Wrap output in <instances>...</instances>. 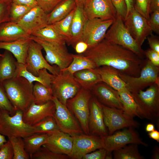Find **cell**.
<instances>
[{
    "label": "cell",
    "instance_id": "cell-40",
    "mask_svg": "<svg viewBox=\"0 0 159 159\" xmlns=\"http://www.w3.org/2000/svg\"><path fill=\"white\" fill-rule=\"evenodd\" d=\"M33 7L11 2L9 9L10 21L17 22Z\"/></svg>",
    "mask_w": 159,
    "mask_h": 159
},
{
    "label": "cell",
    "instance_id": "cell-28",
    "mask_svg": "<svg viewBox=\"0 0 159 159\" xmlns=\"http://www.w3.org/2000/svg\"><path fill=\"white\" fill-rule=\"evenodd\" d=\"M73 75L75 80L81 88L90 91L96 85L102 82L96 68L77 71Z\"/></svg>",
    "mask_w": 159,
    "mask_h": 159
},
{
    "label": "cell",
    "instance_id": "cell-6",
    "mask_svg": "<svg viewBox=\"0 0 159 159\" xmlns=\"http://www.w3.org/2000/svg\"><path fill=\"white\" fill-rule=\"evenodd\" d=\"M119 75L125 83L132 93L143 90L155 84H159V67L153 64L147 58L143 60L139 76L135 77L119 71Z\"/></svg>",
    "mask_w": 159,
    "mask_h": 159
},
{
    "label": "cell",
    "instance_id": "cell-53",
    "mask_svg": "<svg viewBox=\"0 0 159 159\" xmlns=\"http://www.w3.org/2000/svg\"><path fill=\"white\" fill-rule=\"evenodd\" d=\"M88 47L85 42L80 41L78 42L74 47L76 52L77 54H82L85 52L88 48Z\"/></svg>",
    "mask_w": 159,
    "mask_h": 159
},
{
    "label": "cell",
    "instance_id": "cell-60",
    "mask_svg": "<svg viewBox=\"0 0 159 159\" xmlns=\"http://www.w3.org/2000/svg\"><path fill=\"white\" fill-rule=\"evenodd\" d=\"M7 141L5 136L0 134V149L4 144Z\"/></svg>",
    "mask_w": 159,
    "mask_h": 159
},
{
    "label": "cell",
    "instance_id": "cell-1",
    "mask_svg": "<svg viewBox=\"0 0 159 159\" xmlns=\"http://www.w3.org/2000/svg\"><path fill=\"white\" fill-rule=\"evenodd\" d=\"M82 54L94 62L97 68L109 66L135 77L140 74L143 60L130 50L105 39Z\"/></svg>",
    "mask_w": 159,
    "mask_h": 159
},
{
    "label": "cell",
    "instance_id": "cell-26",
    "mask_svg": "<svg viewBox=\"0 0 159 159\" xmlns=\"http://www.w3.org/2000/svg\"><path fill=\"white\" fill-rule=\"evenodd\" d=\"M31 40L29 37L11 42H0V49L9 52L14 56L17 62L25 64Z\"/></svg>",
    "mask_w": 159,
    "mask_h": 159
},
{
    "label": "cell",
    "instance_id": "cell-4",
    "mask_svg": "<svg viewBox=\"0 0 159 159\" xmlns=\"http://www.w3.org/2000/svg\"><path fill=\"white\" fill-rule=\"evenodd\" d=\"M23 111L17 110L11 115L8 112L1 110L0 115V134L8 138L19 137L24 138L35 133L33 126L25 122L23 120Z\"/></svg>",
    "mask_w": 159,
    "mask_h": 159
},
{
    "label": "cell",
    "instance_id": "cell-24",
    "mask_svg": "<svg viewBox=\"0 0 159 159\" xmlns=\"http://www.w3.org/2000/svg\"><path fill=\"white\" fill-rule=\"evenodd\" d=\"M87 20L84 8L76 6L71 26V38L67 43L73 48L78 42L81 41L84 27Z\"/></svg>",
    "mask_w": 159,
    "mask_h": 159
},
{
    "label": "cell",
    "instance_id": "cell-38",
    "mask_svg": "<svg viewBox=\"0 0 159 159\" xmlns=\"http://www.w3.org/2000/svg\"><path fill=\"white\" fill-rule=\"evenodd\" d=\"M33 126L35 133L38 134L49 133L59 130L54 117L52 116L46 118Z\"/></svg>",
    "mask_w": 159,
    "mask_h": 159
},
{
    "label": "cell",
    "instance_id": "cell-13",
    "mask_svg": "<svg viewBox=\"0 0 159 159\" xmlns=\"http://www.w3.org/2000/svg\"><path fill=\"white\" fill-rule=\"evenodd\" d=\"M124 22L132 37L142 47L147 37L152 34L148 20L134 8L127 14Z\"/></svg>",
    "mask_w": 159,
    "mask_h": 159
},
{
    "label": "cell",
    "instance_id": "cell-42",
    "mask_svg": "<svg viewBox=\"0 0 159 159\" xmlns=\"http://www.w3.org/2000/svg\"><path fill=\"white\" fill-rule=\"evenodd\" d=\"M0 110L8 112L11 115H14L16 111L9 100L1 83L0 82Z\"/></svg>",
    "mask_w": 159,
    "mask_h": 159
},
{
    "label": "cell",
    "instance_id": "cell-35",
    "mask_svg": "<svg viewBox=\"0 0 159 159\" xmlns=\"http://www.w3.org/2000/svg\"><path fill=\"white\" fill-rule=\"evenodd\" d=\"M114 159H144L139 152L138 145L130 144L112 151Z\"/></svg>",
    "mask_w": 159,
    "mask_h": 159
},
{
    "label": "cell",
    "instance_id": "cell-51",
    "mask_svg": "<svg viewBox=\"0 0 159 159\" xmlns=\"http://www.w3.org/2000/svg\"><path fill=\"white\" fill-rule=\"evenodd\" d=\"M147 39L150 49L159 53V38L152 34Z\"/></svg>",
    "mask_w": 159,
    "mask_h": 159
},
{
    "label": "cell",
    "instance_id": "cell-9",
    "mask_svg": "<svg viewBox=\"0 0 159 159\" xmlns=\"http://www.w3.org/2000/svg\"><path fill=\"white\" fill-rule=\"evenodd\" d=\"M51 88L54 96L66 106L67 100L74 97L81 88L73 74L63 70L55 75Z\"/></svg>",
    "mask_w": 159,
    "mask_h": 159
},
{
    "label": "cell",
    "instance_id": "cell-25",
    "mask_svg": "<svg viewBox=\"0 0 159 159\" xmlns=\"http://www.w3.org/2000/svg\"><path fill=\"white\" fill-rule=\"evenodd\" d=\"M30 36L16 22L9 21L0 24V42H13Z\"/></svg>",
    "mask_w": 159,
    "mask_h": 159
},
{
    "label": "cell",
    "instance_id": "cell-58",
    "mask_svg": "<svg viewBox=\"0 0 159 159\" xmlns=\"http://www.w3.org/2000/svg\"><path fill=\"white\" fill-rule=\"evenodd\" d=\"M151 158L153 159H159V148L157 146H155L153 148Z\"/></svg>",
    "mask_w": 159,
    "mask_h": 159
},
{
    "label": "cell",
    "instance_id": "cell-44",
    "mask_svg": "<svg viewBox=\"0 0 159 159\" xmlns=\"http://www.w3.org/2000/svg\"><path fill=\"white\" fill-rule=\"evenodd\" d=\"M11 3V1H0V24L10 21L9 9Z\"/></svg>",
    "mask_w": 159,
    "mask_h": 159
},
{
    "label": "cell",
    "instance_id": "cell-57",
    "mask_svg": "<svg viewBox=\"0 0 159 159\" xmlns=\"http://www.w3.org/2000/svg\"><path fill=\"white\" fill-rule=\"evenodd\" d=\"M125 1L127 7V14L132 9L134 8L135 0H125Z\"/></svg>",
    "mask_w": 159,
    "mask_h": 159
},
{
    "label": "cell",
    "instance_id": "cell-3",
    "mask_svg": "<svg viewBox=\"0 0 159 159\" xmlns=\"http://www.w3.org/2000/svg\"><path fill=\"white\" fill-rule=\"evenodd\" d=\"M107 30L104 39L109 42L120 45L132 51L143 59L144 51L130 35L121 16L117 14L114 22Z\"/></svg>",
    "mask_w": 159,
    "mask_h": 159
},
{
    "label": "cell",
    "instance_id": "cell-55",
    "mask_svg": "<svg viewBox=\"0 0 159 159\" xmlns=\"http://www.w3.org/2000/svg\"><path fill=\"white\" fill-rule=\"evenodd\" d=\"M148 135L149 137L159 142V132L156 130L148 132Z\"/></svg>",
    "mask_w": 159,
    "mask_h": 159
},
{
    "label": "cell",
    "instance_id": "cell-50",
    "mask_svg": "<svg viewBox=\"0 0 159 159\" xmlns=\"http://www.w3.org/2000/svg\"><path fill=\"white\" fill-rule=\"evenodd\" d=\"M145 56L155 66L159 67V53L151 49L144 51Z\"/></svg>",
    "mask_w": 159,
    "mask_h": 159
},
{
    "label": "cell",
    "instance_id": "cell-48",
    "mask_svg": "<svg viewBox=\"0 0 159 159\" xmlns=\"http://www.w3.org/2000/svg\"><path fill=\"white\" fill-rule=\"evenodd\" d=\"M148 20L152 32L159 34V11H154L151 14Z\"/></svg>",
    "mask_w": 159,
    "mask_h": 159
},
{
    "label": "cell",
    "instance_id": "cell-62",
    "mask_svg": "<svg viewBox=\"0 0 159 159\" xmlns=\"http://www.w3.org/2000/svg\"><path fill=\"white\" fill-rule=\"evenodd\" d=\"M1 1H11V0H0Z\"/></svg>",
    "mask_w": 159,
    "mask_h": 159
},
{
    "label": "cell",
    "instance_id": "cell-10",
    "mask_svg": "<svg viewBox=\"0 0 159 159\" xmlns=\"http://www.w3.org/2000/svg\"><path fill=\"white\" fill-rule=\"evenodd\" d=\"M100 104L103 111L104 122L108 129V135H111L117 130L125 127L137 128L140 126L139 122L123 110L109 107L100 103Z\"/></svg>",
    "mask_w": 159,
    "mask_h": 159
},
{
    "label": "cell",
    "instance_id": "cell-43",
    "mask_svg": "<svg viewBox=\"0 0 159 159\" xmlns=\"http://www.w3.org/2000/svg\"><path fill=\"white\" fill-rule=\"evenodd\" d=\"M150 0H135L134 8L142 15L149 20L150 16Z\"/></svg>",
    "mask_w": 159,
    "mask_h": 159
},
{
    "label": "cell",
    "instance_id": "cell-20",
    "mask_svg": "<svg viewBox=\"0 0 159 159\" xmlns=\"http://www.w3.org/2000/svg\"><path fill=\"white\" fill-rule=\"evenodd\" d=\"M88 127L90 134L100 137L108 135L100 103L92 95L90 102Z\"/></svg>",
    "mask_w": 159,
    "mask_h": 159
},
{
    "label": "cell",
    "instance_id": "cell-22",
    "mask_svg": "<svg viewBox=\"0 0 159 159\" xmlns=\"http://www.w3.org/2000/svg\"><path fill=\"white\" fill-rule=\"evenodd\" d=\"M92 95L104 105L123 110L118 91L102 82L94 86L90 90Z\"/></svg>",
    "mask_w": 159,
    "mask_h": 159
},
{
    "label": "cell",
    "instance_id": "cell-5",
    "mask_svg": "<svg viewBox=\"0 0 159 159\" xmlns=\"http://www.w3.org/2000/svg\"><path fill=\"white\" fill-rule=\"evenodd\" d=\"M132 94L143 118L155 122L159 127V84H154L145 91Z\"/></svg>",
    "mask_w": 159,
    "mask_h": 159
},
{
    "label": "cell",
    "instance_id": "cell-47",
    "mask_svg": "<svg viewBox=\"0 0 159 159\" xmlns=\"http://www.w3.org/2000/svg\"><path fill=\"white\" fill-rule=\"evenodd\" d=\"M114 6L117 14L120 16L123 21L127 14V9L125 0H111Z\"/></svg>",
    "mask_w": 159,
    "mask_h": 159
},
{
    "label": "cell",
    "instance_id": "cell-31",
    "mask_svg": "<svg viewBox=\"0 0 159 159\" xmlns=\"http://www.w3.org/2000/svg\"><path fill=\"white\" fill-rule=\"evenodd\" d=\"M16 61L12 54L6 50L0 58V82L14 76L16 68Z\"/></svg>",
    "mask_w": 159,
    "mask_h": 159
},
{
    "label": "cell",
    "instance_id": "cell-59",
    "mask_svg": "<svg viewBox=\"0 0 159 159\" xmlns=\"http://www.w3.org/2000/svg\"><path fill=\"white\" fill-rule=\"evenodd\" d=\"M155 130L154 125L151 123L147 124L145 126V130L146 132H150Z\"/></svg>",
    "mask_w": 159,
    "mask_h": 159
},
{
    "label": "cell",
    "instance_id": "cell-64",
    "mask_svg": "<svg viewBox=\"0 0 159 159\" xmlns=\"http://www.w3.org/2000/svg\"><path fill=\"white\" fill-rule=\"evenodd\" d=\"M1 112V110H0V115Z\"/></svg>",
    "mask_w": 159,
    "mask_h": 159
},
{
    "label": "cell",
    "instance_id": "cell-14",
    "mask_svg": "<svg viewBox=\"0 0 159 159\" xmlns=\"http://www.w3.org/2000/svg\"><path fill=\"white\" fill-rule=\"evenodd\" d=\"M103 148L107 151L112 152L130 144L147 146L133 127H129L111 135L101 136Z\"/></svg>",
    "mask_w": 159,
    "mask_h": 159
},
{
    "label": "cell",
    "instance_id": "cell-17",
    "mask_svg": "<svg viewBox=\"0 0 159 159\" xmlns=\"http://www.w3.org/2000/svg\"><path fill=\"white\" fill-rule=\"evenodd\" d=\"M84 9L88 19L98 18L102 20H115L117 15L111 0H92Z\"/></svg>",
    "mask_w": 159,
    "mask_h": 159
},
{
    "label": "cell",
    "instance_id": "cell-2",
    "mask_svg": "<svg viewBox=\"0 0 159 159\" xmlns=\"http://www.w3.org/2000/svg\"><path fill=\"white\" fill-rule=\"evenodd\" d=\"M1 84L16 110L24 112L34 102V84L24 78L14 77L4 80Z\"/></svg>",
    "mask_w": 159,
    "mask_h": 159
},
{
    "label": "cell",
    "instance_id": "cell-8",
    "mask_svg": "<svg viewBox=\"0 0 159 159\" xmlns=\"http://www.w3.org/2000/svg\"><path fill=\"white\" fill-rule=\"evenodd\" d=\"M30 38L42 47L46 54L45 59L49 64L57 66L61 70L67 68L72 62V54L68 52L66 44L52 43L32 35Z\"/></svg>",
    "mask_w": 159,
    "mask_h": 159
},
{
    "label": "cell",
    "instance_id": "cell-46",
    "mask_svg": "<svg viewBox=\"0 0 159 159\" xmlns=\"http://www.w3.org/2000/svg\"><path fill=\"white\" fill-rule=\"evenodd\" d=\"M13 157L12 146L8 140L0 149V159H13Z\"/></svg>",
    "mask_w": 159,
    "mask_h": 159
},
{
    "label": "cell",
    "instance_id": "cell-15",
    "mask_svg": "<svg viewBox=\"0 0 159 159\" xmlns=\"http://www.w3.org/2000/svg\"><path fill=\"white\" fill-rule=\"evenodd\" d=\"M114 20H102L95 18L87 20L85 25L81 41L88 48L94 46L104 39L105 34Z\"/></svg>",
    "mask_w": 159,
    "mask_h": 159
},
{
    "label": "cell",
    "instance_id": "cell-16",
    "mask_svg": "<svg viewBox=\"0 0 159 159\" xmlns=\"http://www.w3.org/2000/svg\"><path fill=\"white\" fill-rule=\"evenodd\" d=\"M73 144L70 158L82 159L85 154L103 148L100 136L82 133L73 136Z\"/></svg>",
    "mask_w": 159,
    "mask_h": 159
},
{
    "label": "cell",
    "instance_id": "cell-27",
    "mask_svg": "<svg viewBox=\"0 0 159 159\" xmlns=\"http://www.w3.org/2000/svg\"><path fill=\"white\" fill-rule=\"evenodd\" d=\"M102 82L118 91L127 87L125 83L119 75V71L111 67L103 66L96 68Z\"/></svg>",
    "mask_w": 159,
    "mask_h": 159
},
{
    "label": "cell",
    "instance_id": "cell-61",
    "mask_svg": "<svg viewBox=\"0 0 159 159\" xmlns=\"http://www.w3.org/2000/svg\"><path fill=\"white\" fill-rule=\"evenodd\" d=\"M112 152L107 151V153L106 155L105 159H113V155L112 153Z\"/></svg>",
    "mask_w": 159,
    "mask_h": 159
},
{
    "label": "cell",
    "instance_id": "cell-11",
    "mask_svg": "<svg viewBox=\"0 0 159 159\" xmlns=\"http://www.w3.org/2000/svg\"><path fill=\"white\" fill-rule=\"evenodd\" d=\"M42 46L31 39L29 47L25 64L28 71L35 76H38L39 70L46 69L54 75L58 74L60 69L57 65H51L44 57Z\"/></svg>",
    "mask_w": 159,
    "mask_h": 159
},
{
    "label": "cell",
    "instance_id": "cell-49",
    "mask_svg": "<svg viewBox=\"0 0 159 159\" xmlns=\"http://www.w3.org/2000/svg\"><path fill=\"white\" fill-rule=\"evenodd\" d=\"M107 151L103 148L85 155L82 159H105Z\"/></svg>",
    "mask_w": 159,
    "mask_h": 159
},
{
    "label": "cell",
    "instance_id": "cell-23",
    "mask_svg": "<svg viewBox=\"0 0 159 159\" xmlns=\"http://www.w3.org/2000/svg\"><path fill=\"white\" fill-rule=\"evenodd\" d=\"M16 68L14 77L20 76L26 79L30 83L39 82L45 87L51 88V84L55 75L49 73L46 69H40L38 76H35L28 71L25 64L19 63L16 61Z\"/></svg>",
    "mask_w": 159,
    "mask_h": 159
},
{
    "label": "cell",
    "instance_id": "cell-34",
    "mask_svg": "<svg viewBox=\"0 0 159 159\" xmlns=\"http://www.w3.org/2000/svg\"><path fill=\"white\" fill-rule=\"evenodd\" d=\"M72 54L73 60L67 68L61 70L73 74L76 72L82 70L97 68L94 62L82 54Z\"/></svg>",
    "mask_w": 159,
    "mask_h": 159
},
{
    "label": "cell",
    "instance_id": "cell-33",
    "mask_svg": "<svg viewBox=\"0 0 159 159\" xmlns=\"http://www.w3.org/2000/svg\"><path fill=\"white\" fill-rule=\"evenodd\" d=\"M48 137V133H34L23 138L25 150L30 159L32 155L46 142Z\"/></svg>",
    "mask_w": 159,
    "mask_h": 159
},
{
    "label": "cell",
    "instance_id": "cell-37",
    "mask_svg": "<svg viewBox=\"0 0 159 159\" xmlns=\"http://www.w3.org/2000/svg\"><path fill=\"white\" fill-rule=\"evenodd\" d=\"M75 9L65 18L53 24L65 38L66 43L69 41L71 38V26Z\"/></svg>",
    "mask_w": 159,
    "mask_h": 159
},
{
    "label": "cell",
    "instance_id": "cell-30",
    "mask_svg": "<svg viewBox=\"0 0 159 159\" xmlns=\"http://www.w3.org/2000/svg\"><path fill=\"white\" fill-rule=\"evenodd\" d=\"M118 92L123 106V110L125 112L132 117H137L140 119H143L132 93L127 88Z\"/></svg>",
    "mask_w": 159,
    "mask_h": 159
},
{
    "label": "cell",
    "instance_id": "cell-56",
    "mask_svg": "<svg viewBox=\"0 0 159 159\" xmlns=\"http://www.w3.org/2000/svg\"><path fill=\"white\" fill-rule=\"evenodd\" d=\"M92 0H74L76 6L83 7L87 6Z\"/></svg>",
    "mask_w": 159,
    "mask_h": 159
},
{
    "label": "cell",
    "instance_id": "cell-32",
    "mask_svg": "<svg viewBox=\"0 0 159 159\" xmlns=\"http://www.w3.org/2000/svg\"><path fill=\"white\" fill-rule=\"evenodd\" d=\"M31 35L52 43L66 44L65 38L53 24H48L35 32Z\"/></svg>",
    "mask_w": 159,
    "mask_h": 159
},
{
    "label": "cell",
    "instance_id": "cell-21",
    "mask_svg": "<svg viewBox=\"0 0 159 159\" xmlns=\"http://www.w3.org/2000/svg\"><path fill=\"white\" fill-rule=\"evenodd\" d=\"M55 107L52 100L42 104L34 102L23 112V120L28 124L33 126L49 117H54Z\"/></svg>",
    "mask_w": 159,
    "mask_h": 159
},
{
    "label": "cell",
    "instance_id": "cell-36",
    "mask_svg": "<svg viewBox=\"0 0 159 159\" xmlns=\"http://www.w3.org/2000/svg\"><path fill=\"white\" fill-rule=\"evenodd\" d=\"M34 102L37 104H43L52 100L54 95L52 88L35 82L33 86Z\"/></svg>",
    "mask_w": 159,
    "mask_h": 159
},
{
    "label": "cell",
    "instance_id": "cell-45",
    "mask_svg": "<svg viewBox=\"0 0 159 159\" xmlns=\"http://www.w3.org/2000/svg\"><path fill=\"white\" fill-rule=\"evenodd\" d=\"M37 5L45 13H50L54 8L63 0H36Z\"/></svg>",
    "mask_w": 159,
    "mask_h": 159
},
{
    "label": "cell",
    "instance_id": "cell-52",
    "mask_svg": "<svg viewBox=\"0 0 159 159\" xmlns=\"http://www.w3.org/2000/svg\"><path fill=\"white\" fill-rule=\"evenodd\" d=\"M11 2L32 7L38 6L36 0H11Z\"/></svg>",
    "mask_w": 159,
    "mask_h": 159
},
{
    "label": "cell",
    "instance_id": "cell-7",
    "mask_svg": "<svg viewBox=\"0 0 159 159\" xmlns=\"http://www.w3.org/2000/svg\"><path fill=\"white\" fill-rule=\"evenodd\" d=\"M92 94L90 90L81 88L73 97L67 100L66 106L78 121L85 134L90 135L88 119L90 102Z\"/></svg>",
    "mask_w": 159,
    "mask_h": 159
},
{
    "label": "cell",
    "instance_id": "cell-12",
    "mask_svg": "<svg viewBox=\"0 0 159 159\" xmlns=\"http://www.w3.org/2000/svg\"><path fill=\"white\" fill-rule=\"evenodd\" d=\"M52 100L55 107L53 117L59 130L72 137L83 133L78 121L66 106L54 96Z\"/></svg>",
    "mask_w": 159,
    "mask_h": 159
},
{
    "label": "cell",
    "instance_id": "cell-41",
    "mask_svg": "<svg viewBox=\"0 0 159 159\" xmlns=\"http://www.w3.org/2000/svg\"><path fill=\"white\" fill-rule=\"evenodd\" d=\"M70 158L67 155L55 153L47 148L41 147L32 156L33 159H67Z\"/></svg>",
    "mask_w": 159,
    "mask_h": 159
},
{
    "label": "cell",
    "instance_id": "cell-63",
    "mask_svg": "<svg viewBox=\"0 0 159 159\" xmlns=\"http://www.w3.org/2000/svg\"><path fill=\"white\" fill-rule=\"evenodd\" d=\"M3 54H0V58L2 56Z\"/></svg>",
    "mask_w": 159,
    "mask_h": 159
},
{
    "label": "cell",
    "instance_id": "cell-39",
    "mask_svg": "<svg viewBox=\"0 0 159 159\" xmlns=\"http://www.w3.org/2000/svg\"><path fill=\"white\" fill-rule=\"evenodd\" d=\"M13 148V159H30L29 155L26 151L23 138L19 137H12L8 138Z\"/></svg>",
    "mask_w": 159,
    "mask_h": 159
},
{
    "label": "cell",
    "instance_id": "cell-29",
    "mask_svg": "<svg viewBox=\"0 0 159 159\" xmlns=\"http://www.w3.org/2000/svg\"><path fill=\"white\" fill-rule=\"evenodd\" d=\"M76 6L74 0H63L47 14L48 24H53L62 19Z\"/></svg>",
    "mask_w": 159,
    "mask_h": 159
},
{
    "label": "cell",
    "instance_id": "cell-54",
    "mask_svg": "<svg viewBox=\"0 0 159 159\" xmlns=\"http://www.w3.org/2000/svg\"><path fill=\"white\" fill-rule=\"evenodd\" d=\"M150 14L154 11H159V0H150Z\"/></svg>",
    "mask_w": 159,
    "mask_h": 159
},
{
    "label": "cell",
    "instance_id": "cell-18",
    "mask_svg": "<svg viewBox=\"0 0 159 159\" xmlns=\"http://www.w3.org/2000/svg\"><path fill=\"white\" fill-rule=\"evenodd\" d=\"M29 35L48 25L47 14L39 6L32 8L16 22Z\"/></svg>",
    "mask_w": 159,
    "mask_h": 159
},
{
    "label": "cell",
    "instance_id": "cell-19",
    "mask_svg": "<svg viewBox=\"0 0 159 159\" xmlns=\"http://www.w3.org/2000/svg\"><path fill=\"white\" fill-rule=\"evenodd\" d=\"M48 134L47 141L42 146L55 153L69 156L73 146V137L60 130Z\"/></svg>",
    "mask_w": 159,
    "mask_h": 159
}]
</instances>
